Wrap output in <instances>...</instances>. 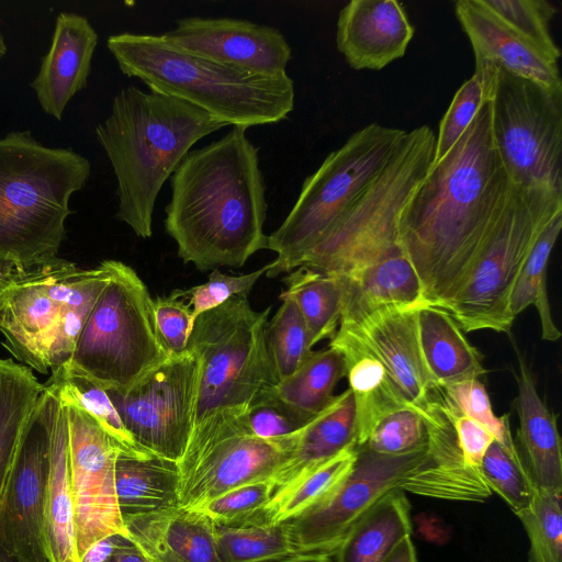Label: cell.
<instances>
[{"instance_id": "1", "label": "cell", "mask_w": 562, "mask_h": 562, "mask_svg": "<svg viewBox=\"0 0 562 562\" xmlns=\"http://www.w3.org/2000/svg\"><path fill=\"white\" fill-rule=\"evenodd\" d=\"M513 183L494 145L486 101L405 205L398 243L427 305L448 310L467 282Z\"/></svg>"}, {"instance_id": "2", "label": "cell", "mask_w": 562, "mask_h": 562, "mask_svg": "<svg viewBox=\"0 0 562 562\" xmlns=\"http://www.w3.org/2000/svg\"><path fill=\"white\" fill-rule=\"evenodd\" d=\"M246 130L190 150L171 176L165 228L182 261L201 271L241 267L267 249L266 184Z\"/></svg>"}, {"instance_id": "3", "label": "cell", "mask_w": 562, "mask_h": 562, "mask_svg": "<svg viewBox=\"0 0 562 562\" xmlns=\"http://www.w3.org/2000/svg\"><path fill=\"white\" fill-rule=\"evenodd\" d=\"M225 126L175 97L136 87L122 89L109 116L95 127L117 182V220L138 237L149 238L165 182L198 140Z\"/></svg>"}, {"instance_id": "4", "label": "cell", "mask_w": 562, "mask_h": 562, "mask_svg": "<svg viewBox=\"0 0 562 562\" xmlns=\"http://www.w3.org/2000/svg\"><path fill=\"white\" fill-rule=\"evenodd\" d=\"M271 307L256 311L234 296L194 321L187 349L199 360L191 434L177 465L246 434L248 411L277 386L265 341Z\"/></svg>"}, {"instance_id": "5", "label": "cell", "mask_w": 562, "mask_h": 562, "mask_svg": "<svg viewBox=\"0 0 562 562\" xmlns=\"http://www.w3.org/2000/svg\"><path fill=\"white\" fill-rule=\"evenodd\" d=\"M106 46L121 71L150 91L191 103L226 125L248 128L274 124L294 109L288 76L266 77L178 49L160 35L119 33Z\"/></svg>"}, {"instance_id": "6", "label": "cell", "mask_w": 562, "mask_h": 562, "mask_svg": "<svg viewBox=\"0 0 562 562\" xmlns=\"http://www.w3.org/2000/svg\"><path fill=\"white\" fill-rule=\"evenodd\" d=\"M111 274V260L88 269L58 257L25 268L0 265L1 344L42 374L66 366Z\"/></svg>"}, {"instance_id": "7", "label": "cell", "mask_w": 562, "mask_h": 562, "mask_svg": "<svg viewBox=\"0 0 562 562\" xmlns=\"http://www.w3.org/2000/svg\"><path fill=\"white\" fill-rule=\"evenodd\" d=\"M91 166L69 148H52L29 131L0 138V265L31 267L57 257L71 195Z\"/></svg>"}, {"instance_id": "8", "label": "cell", "mask_w": 562, "mask_h": 562, "mask_svg": "<svg viewBox=\"0 0 562 562\" xmlns=\"http://www.w3.org/2000/svg\"><path fill=\"white\" fill-rule=\"evenodd\" d=\"M407 131L372 123L353 133L308 176L282 224L268 236L274 278L300 267L383 170Z\"/></svg>"}, {"instance_id": "9", "label": "cell", "mask_w": 562, "mask_h": 562, "mask_svg": "<svg viewBox=\"0 0 562 562\" xmlns=\"http://www.w3.org/2000/svg\"><path fill=\"white\" fill-rule=\"evenodd\" d=\"M435 144L427 125L406 132L383 170L301 266L342 277L402 250L401 216L429 170Z\"/></svg>"}, {"instance_id": "10", "label": "cell", "mask_w": 562, "mask_h": 562, "mask_svg": "<svg viewBox=\"0 0 562 562\" xmlns=\"http://www.w3.org/2000/svg\"><path fill=\"white\" fill-rule=\"evenodd\" d=\"M111 269L71 358L61 368L105 391H124L159 367L169 353L158 334L146 284L121 261L111 260Z\"/></svg>"}, {"instance_id": "11", "label": "cell", "mask_w": 562, "mask_h": 562, "mask_svg": "<svg viewBox=\"0 0 562 562\" xmlns=\"http://www.w3.org/2000/svg\"><path fill=\"white\" fill-rule=\"evenodd\" d=\"M560 212L562 191L513 183L467 282L447 310L463 330H510L512 289L538 235Z\"/></svg>"}, {"instance_id": "12", "label": "cell", "mask_w": 562, "mask_h": 562, "mask_svg": "<svg viewBox=\"0 0 562 562\" xmlns=\"http://www.w3.org/2000/svg\"><path fill=\"white\" fill-rule=\"evenodd\" d=\"M488 102L494 145L512 183L562 191V93L498 69Z\"/></svg>"}, {"instance_id": "13", "label": "cell", "mask_w": 562, "mask_h": 562, "mask_svg": "<svg viewBox=\"0 0 562 562\" xmlns=\"http://www.w3.org/2000/svg\"><path fill=\"white\" fill-rule=\"evenodd\" d=\"M428 456L426 448L401 456L357 447L353 467L325 499L284 521L296 554H331L353 524L387 493H405Z\"/></svg>"}, {"instance_id": "14", "label": "cell", "mask_w": 562, "mask_h": 562, "mask_svg": "<svg viewBox=\"0 0 562 562\" xmlns=\"http://www.w3.org/2000/svg\"><path fill=\"white\" fill-rule=\"evenodd\" d=\"M198 379L199 360L186 349L169 355L132 387L106 392L135 441L177 463L191 434Z\"/></svg>"}, {"instance_id": "15", "label": "cell", "mask_w": 562, "mask_h": 562, "mask_svg": "<svg viewBox=\"0 0 562 562\" xmlns=\"http://www.w3.org/2000/svg\"><path fill=\"white\" fill-rule=\"evenodd\" d=\"M63 403L68 416L70 490L80 562L85 552L104 538H130L115 491V463L121 451L90 415L75 404Z\"/></svg>"}, {"instance_id": "16", "label": "cell", "mask_w": 562, "mask_h": 562, "mask_svg": "<svg viewBox=\"0 0 562 562\" xmlns=\"http://www.w3.org/2000/svg\"><path fill=\"white\" fill-rule=\"evenodd\" d=\"M169 45L217 64L266 77H282L291 47L276 27L231 18L191 16L160 35Z\"/></svg>"}, {"instance_id": "17", "label": "cell", "mask_w": 562, "mask_h": 562, "mask_svg": "<svg viewBox=\"0 0 562 562\" xmlns=\"http://www.w3.org/2000/svg\"><path fill=\"white\" fill-rule=\"evenodd\" d=\"M291 442L292 432L267 439L243 434L177 465V506L198 509L235 487L270 481Z\"/></svg>"}, {"instance_id": "18", "label": "cell", "mask_w": 562, "mask_h": 562, "mask_svg": "<svg viewBox=\"0 0 562 562\" xmlns=\"http://www.w3.org/2000/svg\"><path fill=\"white\" fill-rule=\"evenodd\" d=\"M48 453L49 423L44 389L24 432L0 522V547L13 553L47 557L44 508Z\"/></svg>"}, {"instance_id": "19", "label": "cell", "mask_w": 562, "mask_h": 562, "mask_svg": "<svg viewBox=\"0 0 562 562\" xmlns=\"http://www.w3.org/2000/svg\"><path fill=\"white\" fill-rule=\"evenodd\" d=\"M420 307V306H419ZM418 307L384 306L359 324L342 326L352 330L383 363L407 404L425 409L437 395L425 366L417 335Z\"/></svg>"}, {"instance_id": "20", "label": "cell", "mask_w": 562, "mask_h": 562, "mask_svg": "<svg viewBox=\"0 0 562 562\" xmlns=\"http://www.w3.org/2000/svg\"><path fill=\"white\" fill-rule=\"evenodd\" d=\"M454 10L470 40L475 64L494 66L562 93L558 60L504 24L481 0H460Z\"/></svg>"}, {"instance_id": "21", "label": "cell", "mask_w": 562, "mask_h": 562, "mask_svg": "<svg viewBox=\"0 0 562 562\" xmlns=\"http://www.w3.org/2000/svg\"><path fill=\"white\" fill-rule=\"evenodd\" d=\"M414 35L401 2L352 0L339 12L336 44L357 70H380L404 56Z\"/></svg>"}, {"instance_id": "22", "label": "cell", "mask_w": 562, "mask_h": 562, "mask_svg": "<svg viewBox=\"0 0 562 562\" xmlns=\"http://www.w3.org/2000/svg\"><path fill=\"white\" fill-rule=\"evenodd\" d=\"M97 44L98 34L85 16L58 14L50 47L32 82L46 114L61 120L70 99L87 86Z\"/></svg>"}, {"instance_id": "23", "label": "cell", "mask_w": 562, "mask_h": 562, "mask_svg": "<svg viewBox=\"0 0 562 562\" xmlns=\"http://www.w3.org/2000/svg\"><path fill=\"white\" fill-rule=\"evenodd\" d=\"M124 524L130 539L155 562H221L216 524L201 510L173 506Z\"/></svg>"}, {"instance_id": "24", "label": "cell", "mask_w": 562, "mask_h": 562, "mask_svg": "<svg viewBox=\"0 0 562 562\" xmlns=\"http://www.w3.org/2000/svg\"><path fill=\"white\" fill-rule=\"evenodd\" d=\"M49 423L48 472L45 491L44 535L50 562H79L74 524L68 456L67 407L56 387L45 383Z\"/></svg>"}, {"instance_id": "25", "label": "cell", "mask_w": 562, "mask_h": 562, "mask_svg": "<svg viewBox=\"0 0 562 562\" xmlns=\"http://www.w3.org/2000/svg\"><path fill=\"white\" fill-rule=\"evenodd\" d=\"M517 396L519 419L516 447L524 468L537 491H562V445L558 417L540 397L529 366L517 352Z\"/></svg>"}, {"instance_id": "26", "label": "cell", "mask_w": 562, "mask_h": 562, "mask_svg": "<svg viewBox=\"0 0 562 562\" xmlns=\"http://www.w3.org/2000/svg\"><path fill=\"white\" fill-rule=\"evenodd\" d=\"M355 446L356 407L352 393L347 389L292 432L290 450L270 480L272 495Z\"/></svg>"}, {"instance_id": "27", "label": "cell", "mask_w": 562, "mask_h": 562, "mask_svg": "<svg viewBox=\"0 0 562 562\" xmlns=\"http://www.w3.org/2000/svg\"><path fill=\"white\" fill-rule=\"evenodd\" d=\"M338 278L342 292L339 325L342 326L357 325L384 306L427 305L419 279L402 250Z\"/></svg>"}, {"instance_id": "28", "label": "cell", "mask_w": 562, "mask_h": 562, "mask_svg": "<svg viewBox=\"0 0 562 562\" xmlns=\"http://www.w3.org/2000/svg\"><path fill=\"white\" fill-rule=\"evenodd\" d=\"M329 346L337 348L345 358L346 376L356 407L357 447H360L381 417L409 404L383 363L352 330L338 326Z\"/></svg>"}, {"instance_id": "29", "label": "cell", "mask_w": 562, "mask_h": 562, "mask_svg": "<svg viewBox=\"0 0 562 562\" xmlns=\"http://www.w3.org/2000/svg\"><path fill=\"white\" fill-rule=\"evenodd\" d=\"M424 413L428 427V458L424 473L429 484V497L465 502H483L488 498L492 492L481 472L469 468L463 460L439 393Z\"/></svg>"}, {"instance_id": "30", "label": "cell", "mask_w": 562, "mask_h": 562, "mask_svg": "<svg viewBox=\"0 0 562 562\" xmlns=\"http://www.w3.org/2000/svg\"><path fill=\"white\" fill-rule=\"evenodd\" d=\"M416 324L422 356L437 389L486 373L483 355L448 311L423 305L416 312Z\"/></svg>"}, {"instance_id": "31", "label": "cell", "mask_w": 562, "mask_h": 562, "mask_svg": "<svg viewBox=\"0 0 562 562\" xmlns=\"http://www.w3.org/2000/svg\"><path fill=\"white\" fill-rule=\"evenodd\" d=\"M44 389L31 368L0 358V522L24 432Z\"/></svg>"}, {"instance_id": "32", "label": "cell", "mask_w": 562, "mask_h": 562, "mask_svg": "<svg viewBox=\"0 0 562 562\" xmlns=\"http://www.w3.org/2000/svg\"><path fill=\"white\" fill-rule=\"evenodd\" d=\"M411 535V504L404 491L395 490L353 524L330 557L333 562H382Z\"/></svg>"}, {"instance_id": "33", "label": "cell", "mask_w": 562, "mask_h": 562, "mask_svg": "<svg viewBox=\"0 0 562 562\" xmlns=\"http://www.w3.org/2000/svg\"><path fill=\"white\" fill-rule=\"evenodd\" d=\"M177 483L173 461L119 454L115 491L123 520L177 506Z\"/></svg>"}, {"instance_id": "34", "label": "cell", "mask_w": 562, "mask_h": 562, "mask_svg": "<svg viewBox=\"0 0 562 562\" xmlns=\"http://www.w3.org/2000/svg\"><path fill=\"white\" fill-rule=\"evenodd\" d=\"M283 281L286 289L280 296H286L296 304L311 348L325 338H331L338 329L341 313L339 278L301 266L289 272Z\"/></svg>"}, {"instance_id": "35", "label": "cell", "mask_w": 562, "mask_h": 562, "mask_svg": "<svg viewBox=\"0 0 562 562\" xmlns=\"http://www.w3.org/2000/svg\"><path fill=\"white\" fill-rule=\"evenodd\" d=\"M346 376V362L335 347L313 351L289 378L279 382L274 394L308 418L325 409L334 400L337 383Z\"/></svg>"}, {"instance_id": "36", "label": "cell", "mask_w": 562, "mask_h": 562, "mask_svg": "<svg viewBox=\"0 0 562 562\" xmlns=\"http://www.w3.org/2000/svg\"><path fill=\"white\" fill-rule=\"evenodd\" d=\"M562 228V212L543 227L521 267L509 296V313L515 318L525 308L533 305L539 314L544 340L555 341L561 331L551 316L546 272L551 251Z\"/></svg>"}, {"instance_id": "37", "label": "cell", "mask_w": 562, "mask_h": 562, "mask_svg": "<svg viewBox=\"0 0 562 562\" xmlns=\"http://www.w3.org/2000/svg\"><path fill=\"white\" fill-rule=\"evenodd\" d=\"M357 446L350 447L311 473L274 493L263 508L270 525L288 521L330 495L351 471Z\"/></svg>"}, {"instance_id": "38", "label": "cell", "mask_w": 562, "mask_h": 562, "mask_svg": "<svg viewBox=\"0 0 562 562\" xmlns=\"http://www.w3.org/2000/svg\"><path fill=\"white\" fill-rule=\"evenodd\" d=\"M47 382L56 387L61 401L75 404L90 415L121 454L137 459L155 457L135 441L104 389L64 368L53 371Z\"/></svg>"}, {"instance_id": "39", "label": "cell", "mask_w": 562, "mask_h": 562, "mask_svg": "<svg viewBox=\"0 0 562 562\" xmlns=\"http://www.w3.org/2000/svg\"><path fill=\"white\" fill-rule=\"evenodd\" d=\"M216 539L221 562H279L297 555L284 522L216 525Z\"/></svg>"}, {"instance_id": "40", "label": "cell", "mask_w": 562, "mask_h": 562, "mask_svg": "<svg viewBox=\"0 0 562 562\" xmlns=\"http://www.w3.org/2000/svg\"><path fill=\"white\" fill-rule=\"evenodd\" d=\"M267 323L265 341L277 382L292 375L313 352L303 317L296 304L286 296Z\"/></svg>"}, {"instance_id": "41", "label": "cell", "mask_w": 562, "mask_h": 562, "mask_svg": "<svg viewBox=\"0 0 562 562\" xmlns=\"http://www.w3.org/2000/svg\"><path fill=\"white\" fill-rule=\"evenodd\" d=\"M480 471L491 492L501 496L516 516L532 503L537 490L516 446L505 447L494 440L483 457Z\"/></svg>"}, {"instance_id": "42", "label": "cell", "mask_w": 562, "mask_h": 562, "mask_svg": "<svg viewBox=\"0 0 562 562\" xmlns=\"http://www.w3.org/2000/svg\"><path fill=\"white\" fill-rule=\"evenodd\" d=\"M517 517L529 539V562H562V491H536Z\"/></svg>"}, {"instance_id": "43", "label": "cell", "mask_w": 562, "mask_h": 562, "mask_svg": "<svg viewBox=\"0 0 562 562\" xmlns=\"http://www.w3.org/2000/svg\"><path fill=\"white\" fill-rule=\"evenodd\" d=\"M427 445L424 409L405 405L381 417L360 447L379 454L401 456L424 449Z\"/></svg>"}, {"instance_id": "44", "label": "cell", "mask_w": 562, "mask_h": 562, "mask_svg": "<svg viewBox=\"0 0 562 562\" xmlns=\"http://www.w3.org/2000/svg\"><path fill=\"white\" fill-rule=\"evenodd\" d=\"M508 27L526 37L552 58L559 60L561 52L550 32L557 9L546 0H481Z\"/></svg>"}, {"instance_id": "45", "label": "cell", "mask_w": 562, "mask_h": 562, "mask_svg": "<svg viewBox=\"0 0 562 562\" xmlns=\"http://www.w3.org/2000/svg\"><path fill=\"white\" fill-rule=\"evenodd\" d=\"M443 407L452 414L462 415L484 425L505 447H515L509 415L496 416L484 384L479 379L439 389Z\"/></svg>"}, {"instance_id": "46", "label": "cell", "mask_w": 562, "mask_h": 562, "mask_svg": "<svg viewBox=\"0 0 562 562\" xmlns=\"http://www.w3.org/2000/svg\"><path fill=\"white\" fill-rule=\"evenodd\" d=\"M272 495L270 481L235 487L195 510L206 514L218 526H244L267 522L263 508Z\"/></svg>"}, {"instance_id": "47", "label": "cell", "mask_w": 562, "mask_h": 562, "mask_svg": "<svg viewBox=\"0 0 562 562\" xmlns=\"http://www.w3.org/2000/svg\"><path fill=\"white\" fill-rule=\"evenodd\" d=\"M488 101L477 74L468 79L454 93L439 125L431 165L441 160L462 136L481 106Z\"/></svg>"}, {"instance_id": "48", "label": "cell", "mask_w": 562, "mask_h": 562, "mask_svg": "<svg viewBox=\"0 0 562 562\" xmlns=\"http://www.w3.org/2000/svg\"><path fill=\"white\" fill-rule=\"evenodd\" d=\"M267 272V265L250 273L232 276L214 269L207 282L184 290L192 308L193 321L234 296L248 297L256 282Z\"/></svg>"}, {"instance_id": "49", "label": "cell", "mask_w": 562, "mask_h": 562, "mask_svg": "<svg viewBox=\"0 0 562 562\" xmlns=\"http://www.w3.org/2000/svg\"><path fill=\"white\" fill-rule=\"evenodd\" d=\"M155 323L169 355L186 351L193 328L192 308L184 290L153 300Z\"/></svg>"}, {"instance_id": "50", "label": "cell", "mask_w": 562, "mask_h": 562, "mask_svg": "<svg viewBox=\"0 0 562 562\" xmlns=\"http://www.w3.org/2000/svg\"><path fill=\"white\" fill-rule=\"evenodd\" d=\"M311 419L282 402L273 390L248 411L243 429L258 438H274L294 432Z\"/></svg>"}, {"instance_id": "51", "label": "cell", "mask_w": 562, "mask_h": 562, "mask_svg": "<svg viewBox=\"0 0 562 562\" xmlns=\"http://www.w3.org/2000/svg\"><path fill=\"white\" fill-rule=\"evenodd\" d=\"M443 409L452 423L458 446L465 464L481 472L480 468L483 457L491 443L495 440V437L481 423L462 415L449 413L445 407Z\"/></svg>"}, {"instance_id": "52", "label": "cell", "mask_w": 562, "mask_h": 562, "mask_svg": "<svg viewBox=\"0 0 562 562\" xmlns=\"http://www.w3.org/2000/svg\"><path fill=\"white\" fill-rule=\"evenodd\" d=\"M124 538L126 537L114 535L95 542L85 552L80 562H106Z\"/></svg>"}, {"instance_id": "53", "label": "cell", "mask_w": 562, "mask_h": 562, "mask_svg": "<svg viewBox=\"0 0 562 562\" xmlns=\"http://www.w3.org/2000/svg\"><path fill=\"white\" fill-rule=\"evenodd\" d=\"M106 562H155L130 538H124Z\"/></svg>"}, {"instance_id": "54", "label": "cell", "mask_w": 562, "mask_h": 562, "mask_svg": "<svg viewBox=\"0 0 562 562\" xmlns=\"http://www.w3.org/2000/svg\"><path fill=\"white\" fill-rule=\"evenodd\" d=\"M382 562H418L412 535L402 539Z\"/></svg>"}, {"instance_id": "55", "label": "cell", "mask_w": 562, "mask_h": 562, "mask_svg": "<svg viewBox=\"0 0 562 562\" xmlns=\"http://www.w3.org/2000/svg\"><path fill=\"white\" fill-rule=\"evenodd\" d=\"M0 562H50L46 555H25L13 553L0 547Z\"/></svg>"}, {"instance_id": "56", "label": "cell", "mask_w": 562, "mask_h": 562, "mask_svg": "<svg viewBox=\"0 0 562 562\" xmlns=\"http://www.w3.org/2000/svg\"><path fill=\"white\" fill-rule=\"evenodd\" d=\"M279 562H333L330 554H297Z\"/></svg>"}, {"instance_id": "57", "label": "cell", "mask_w": 562, "mask_h": 562, "mask_svg": "<svg viewBox=\"0 0 562 562\" xmlns=\"http://www.w3.org/2000/svg\"><path fill=\"white\" fill-rule=\"evenodd\" d=\"M7 53V46L3 40V36L0 34V58H2Z\"/></svg>"}]
</instances>
